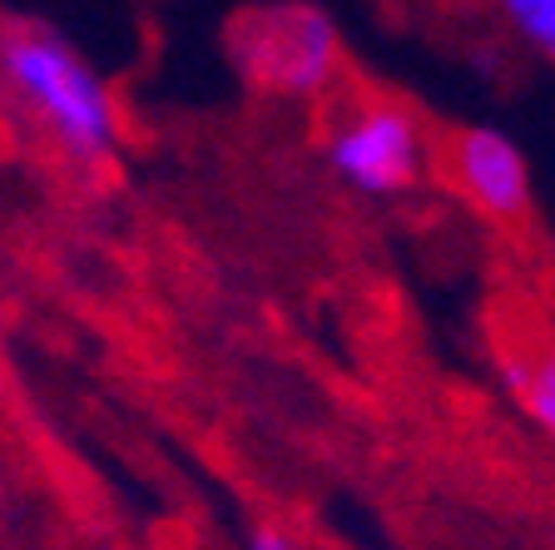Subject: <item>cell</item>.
Instances as JSON below:
<instances>
[{"instance_id": "cell-1", "label": "cell", "mask_w": 555, "mask_h": 550, "mask_svg": "<svg viewBox=\"0 0 555 550\" xmlns=\"http://www.w3.org/2000/svg\"><path fill=\"white\" fill-rule=\"evenodd\" d=\"M0 85L75 164L94 169L115 159L119 100L90 55H80L60 30L40 21L0 25Z\"/></svg>"}, {"instance_id": "cell-2", "label": "cell", "mask_w": 555, "mask_h": 550, "mask_svg": "<svg viewBox=\"0 0 555 550\" xmlns=\"http://www.w3.org/2000/svg\"><path fill=\"white\" fill-rule=\"evenodd\" d=\"M233 55L258 90L283 100H318L343 65V35L333 15L312 5L263 11L233 30Z\"/></svg>"}, {"instance_id": "cell-3", "label": "cell", "mask_w": 555, "mask_h": 550, "mask_svg": "<svg viewBox=\"0 0 555 550\" xmlns=\"http://www.w3.org/2000/svg\"><path fill=\"white\" fill-rule=\"evenodd\" d=\"M323 159L347 189L372 199H397L416 189L427 169V135L416 125L412 110L392 100L358 104L343 125L327 129Z\"/></svg>"}, {"instance_id": "cell-4", "label": "cell", "mask_w": 555, "mask_h": 550, "mask_svg": "<svg viewBox=\"0 0 555 550\" xmlns=\"http://www.w3.org/2000/svg\"><path fill=\"white\" fill-rule=\"evenodd\" d=\"M451 183L491 223H526L531 214V164L516 139L491 125L451 139Z\"/></svg>"}, {"instance_id": "cell-5", "label": "cell", "mask_w": 555, "mask_h": 550, "mask_svg": "<svg viewBox=\"0 0 555 550\" xmlns=\"http://www.w3.org/2000/svg\"><path fill=\"white\" fill-rule=\"evenodd\" d=\"M506 387L545 436H555V347L541 357H506Z\"/></svg>"}, {"instance_id": "cell-6", "label": "cell", "mask_w": 555, "mask_h": 550, "mask_svg": "<svg viewBox=\"0 0 555 550\" xmlns=\"http://www.w3.org/2000/svg\"><path fill=\"white\" fill-rule=\"evenodd\" d=\"M496 11L520 46L555 65V0H496Z\"/></svg>"}, {"instance_id": "cell-7", "label": "cell", "mask_w": 555, "mask_h": 550, "mask_svg": "<svg viewBox=\"0 0 555 550\" xmlns=\"http://www.w3.org/2000/svg\"><path fill=\"white\" fill-rule=\"evenodd\" d=\"M248 550H308V546L283 526H254L248 530Z\"/></svg>"}]
</instances>
